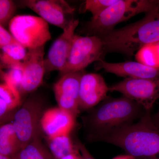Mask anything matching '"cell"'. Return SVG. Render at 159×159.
<instances>
[{
  "label": "cell",
  "mask_w": 159,
  "mask_h": 159,
  "mask_svg": "<svg viewBox=\"0 0 159 159\" xmlns=\"http://www.w3.org/2000/svg\"><path fill=\"white\" fill-rule=\"evenodd\" d=\"M90 142H103L122 148L135 159H159V128L146 111L136 123L87 137Z\"/></svg>",
  "instance_id": "cell-1"
},
{
  "label": "cell",
  "mask_w": 159,
  "mask_h": 159,
  "mask_svg": "<svg viewBox=\"0 0 159 159\" xmlns=\"http://www.w3.org/2000/svg\"><path fill=\"white\" fill-rule=\"evenodd\" d=\"M104 54L117 52L131 57L144 46L159 42V6L145 13L142 19L99 38Z\"/></svg>",
  "instance_id": "cell-2"
},
{
  "label": "cell",
  "mask_w": 159,
  "mask_h": 159,
  "mask_svg": "<svg viewBox=\"0 0 159 159\" xmlns=\"http://www.w3.org/2000/svg\"><path fill=\"white\" fill-rule=\"evenodd\" d=\"M146 111L142 106L125 96L104 99L82 117L87 137L134 123Z\"/></svg>",
  "instance_id": "cell-3"
},
{
  "label": "cell",
  "mask_w": 159,
  "mask_h": 159,
  "mask_svg": "<svg viewBox=\"0 0 159 159\" xmlns=\"http://www.w3.org/2000/svg\"><path fill=\"white\" fill-rule=\"evenodd\" d=\"M159 6V1L118 0L97 17L91 18L81 31L86 36L100 38L119 23L140 13H146Z\"/></svg>",
  "instance_id": "cell-4"
},
{
  "label": "cell",
  "mask_w": 159,
  "mask_h": 159,
  "mask_svg": "<svg viewBox=\"0 0 159 159\" xmlns=\"http://www.w3.org/2000/svg\"><path fill=\"white\" fill-rule=\"evenodd\" d=\"M46 106L44 98L33 93L15 113L12 123L21 149L41 133L40 121Z\"/></svg>",
  "instance_id": "cell-5"
},
{
  "label": "cell",
  "mask_w": 159,
  "mask_h": 159,
  "mask_svg": "<svg viewBox=\"0 0 159 159\" xmlns=\"http://www.w3.org/2000/svg\"><path fill=\"white\" fill-rule=\"evenodd\" d=\"M8 29L16 40L27 49L44 46L51 39L48 23L39 16H16Z\"/></svg>",
  "instance_id": "cell-6"
},
{
  "label": "cell",
  "mask_w": 159,
  "mask_h": 159,
  "mask_svg": "<svg viewBox=\"0 0 159 159\" xmlns=\"http://www.w3.org/2000/svg\"><path fill=\"white\" fill-rule=\"evenodd\" d=\"M104 54L103 43L99 38L75 34L68 59L60 75L84 71L89 65L102 59Z\"/></svg>",
  "instance_id": "cell-7"
},
{
  "label": "cell",
  "mask_w": 159,
  "mask_h": 159,
  "mask_svg": "<svg viewBox=\"0 0 159 159\" xmlns=\"http://www.w3.org/2000/svg\"><path fill=\"white\" fill-rule=\"evenodd\" d=\"M16 3L18 7L31 9L48 24L63 31L75 20V8L63 0H21Z\"/></svg>",
  "instance_id": "cell-8"
},
{
  "label": "cell",
  "mask_w": 159,
  "mask_h": 159,
  "mask_svg": "<svg viewBox=\"0 0 159 159\" xmlns=\"http://www.w3.org/2000/svg\"><path fill=\"white\" fill-rule=\"evenodd\" d=\"M109 90L121 93L142 106L146 111H151L154 104L159 99V77L125 78L109 87Z\"/></svg>",
  "instance_id": "cell-9"
},
{
  "label": "cell",
  "mask_w": 159,
  "mask_h": 159,
  "mask_svg": "<svg viewBox=\"0 0 159 159\" xmlns=\"http://www.w3.org/2000/svg\"><path fill=\"white\" fill-rule=\"evenodd\" d=\"M84 71L63 75L54 84L53 89L58 107L77 117L79 109L80 84Z\"/></svg>",
  "instance_id": "cell-10"
},
{
  "label": "cell",
  "mask_w": 159,
  "mask_h": 159,
  "mask_svg": "<svg viewBox=\"0 0 159 159\" xmlns=\"http://www.w3.org/2000/svg\"><path fill=\"white\" fill-rule=\"evenodd\" d=\"M44 55V46L28 49L23 63V81L19 90L21 96L34 93L42 84L46 74Z\"/></svg>",
  "instance_id": "cell-11"
},
{
  "label": "cell",
  "mask_w": 159,
  "mask_h": 159,
  "mask_svg": "<svg viewBox=\"0 0 159 159\" xmlns=\"http://www.w3.org/2000/svg\"><path fill=\"white\" fill-rule=\"evenodd\" d=\"M79 24L78 20H74L67 29L55 40L45 58L46 73L62 70L68 59L75 31Z\"/></svg>",
  "instance_id": "cell-12"
},
{
  "label": "cell",
  "mask_w": 159,
  "mask_h": 159,
  "mask_svg": "<svg viewBox=\"0 0 159 159\" xmlns=\"http://www.w3.org/2000/svg\"><path fill=\"white\" fill-rule=\"evenodd\" d=\"M109 91V87L101 75L84 73L80 84V111L90 110L97 106L107 98Z\"/></svg>",
  "instance_id": "cell-13"
},
{
  "label": "cell",
  "mask_w": 159,
  "mask_h": 159,
  "mask_svg": "<svg viewBox=\"0 0 159 159\" xmlns=\"http://www.w3.org/2000/svg\"><path fill=\"white\" fill-rule=\"evenodd\" d=\"M76 118L59 107L48 109L42 117L41 129L48 138L69 134L75 126Z\"/></svg>",
  "instance_id": "cell-14"
},
{
  "label": "cell",
  "mask_w": 159,
  "mask_h": 159,
  "mask_svg": "<svg viewBox=\"0 0 159 159\" xmlns=\"http://www.w3.org/2000/svg\"><path fill=\"white\" fill-rule=\"evenodd\" d=\"M96 69L125 78H155L159 77V67H154L138 61L107 62L101 59L96 63Z\"/></svg>",
  "instance_id": "cell-15"
},
{
  "label": "cell",
  "mask_w": 159,
  "mask_h": 159,
  "mask_svg": "<svg viewBox=\"0 0 159 159\" xmlns=\"http://www.w3.org/2000/svg\"><path fill=\"white\" fill-rule=\"evenodd\" d=\"M21 96L18 89L6 82L0 84L1 122L9 113L21 106Z\"/></svg>",
  "instance_id": "cell-16"
},
{
  "label": "cell",
  "mask_w": 159,
  "mask_h": 159,
  "mask_svg": "<svg viewBox=\"0 0 159 159\" xmlns=\"http://www.w3.org/2000/svg\"><path fill=\"white\" fill-rule=\"evenodd\" d=\"M21 149L12 123H6L0 128V155L13 158Z\"/></svg>",
  "instance_id": "cell-17"
},
{
  "label": "cell",
  "mask_w": 159,
  "mask_h": 159,
  "mask_svg": "<svg viewBox=\"0 0 159 159\" xmlns=\"http://www.w3.org/2000/svg\"><path fill=\"white\" fill-rule=\"evenodd\" d=\"M1 70L21 66L25 59L28 49L20 43L6 46L1 48Z\"/></svg>",
  "instance_id": "cell-18"
},
{
  "label": "cell",
  "mask_w": 159,
  "mask_h": 159,
  "mask_svg": "<svg viewBox=\"0 0 159 159\" xmlns=\"http://www.w3.org/2000/svg\"><path fill=\"white\" fill-rule=\"evenodd\" d=\"M46 140L54 159H61L69 154L79 152L77 145L72 141L70 134L52 138L47 137Z\"/></svg>",
  "instance_id": "cell-19"
},
{
  "label": "cell",
  "mask_w": 159,
  "mask_h": 159,
  "mask_svg": "<svg viewBox=\"0 0 159 159\" xmlns=\"http://www.w3.org/2000/svg\"><path fill=\"white\" fill-rule=\"evenodd\" d=\"M14 159H54L42 142L40 134L22 148Z\"/></svg>",
  "instance_id": "cell-20"
},
{
  "label": "cell",
  "mask_w": 159,
  "mask_h": 159,
  "mask_svg": "<svg viewBox=\"0 0 159 159\" xmlns=\"http://www.w3.org/2000/svg\"><path fill=\"white\" fill-rule=\"evenodd\" d=\"M136 57L138 62L159 67V42L144 46L137 52Z\"/></svg>",
  "instance_id": "cell-21"
},
{
  "label": "cell",
  "mask_w": 159,
  "mask_h": 159,
  "mask_svg": "<svg viewBox=\"0 0 159 159\" xmlns=\"http://www.w3.org/2000/svg\"><path fill=\"white\" fill-rule=\"evenodd\" d=\"M16 2L11 0H0V25L9 28L10 21L15 17L17 9Z\"/></svg>",
  "instance_id": "cell-22"
},
{
  "label": "cell",
  "mask_w": 159,
  "mask_h": 159,
  "mask_svg": "<svg viewBox=\"0 0 159 159\" xmlns=\"http://www.w3.org/2000/svg\"><path fill=\"white\" fill-rule=\"evenodd\" d=\"M118 0H87L84 3L83 11H89L92 18L97 17Z\"/></svg>",
  "instance_id": "cell-23"
},
{
  "label": "cell",
  "mask_w": 159,
  "mask_h": 159,
  "mask_svg": "<svg viewBox=\"0 0 159 159\" xmlns=\"http://www.w3.org/2000/svg\"><path fill=\"white\" fill-rule=\"evenodd\" d=\"M1 78L4 82L11 84L19 90L23 79V65L7 69V71L1 70Z\"/></svg>",
  "instance_id": "cell-24"
},
{
  "label": "cell",
  "mask_w": 159,
  "mask_h": 159,
  "mask_svg": "<svg viewBox=\"0 0 159 159\" xmlns=\"http://www.w3.org/2000/svg\"><path fill=\"white\" fill-rule=\"evenodd\" d=\"M20 43L12 34L2 26L0 25V48L6 46Z\"/></svg>",
  "instance_id": "cell-25"
},
{
  "label": "cell",
  "mask_w": 159,
  "mask_h": 159,
  "mask_svg": "<svg viewBox=\"0 0 159 159\" xmlns=\"http://www.w3.org/2000/svg\"><path fill=\"white\" fill-rule=\"evenodd\" d=\"M75 143L79 148L80 152L81 154L83 159H95L91 155L88 149L86 148L85 145L79 141V140H75Z\"/></svg>",
  "instance_id": "cell-26"
},
{
  "label": "cell",
  "mask_w": 159,
  "mask_h": 159,
  "mask_svg": "<svg viewBox=\"0 0 159 159\" xmlns=\"http://www.w3.org/2000/svg\"><path fill=\"white\" fill-rule=\"evenodd\" d=\"M61 159H83L81 154L79 152H73L67 155Z\"/></svg>",
  "instance_id": "cell-27"
},
{
  "label": "cell",
  "mask_w": 159,
  "mask_h": 159,
  "mask_svg": "<svg viewBox=\"0 0 159 159\" xmlns=\"http://www.w3.org/2000/svg\"><path fill=\"white\" fill-rule=\"evenodd\" d=\"M152 119L155 125L159 128V108L155 114L152 115Z\"/></svg>",
  "instance_id": "cell-28"
},
{
  "label": "cell",
  "mask_w": 159,
  "mask_h": 159,
  "mask_svg": "<svg viewBox=\"0 0 159 159\" xmlns=\"http://www.w3.org/2000/svg\"><path fill=\"white\" fill-rule=\"evenodd\" d=\"M112 159H135L133 157H132L128 155H123L118 156L115 157Z\"/></svg>",
  "instance_id": "cell-29"
},
{
  "label": "cell",
  "mask_w": 159,
  "mask_h": 159,
  "mask_svg": "<svg viewBox=\"0 0 159 159\" xmlns=\"http://www.w3.org/2000/svg\"><path fill=\"white\" fill-rule=\"evenodd\" d=\"M0 159H14L10 157L2 155H0Z\"/></svg>",
  "instance_id": "cell-30"
},
{
  "label": "cell",
  "mask_w": 159,
  "mask_h": 159,
  "mask_svg": "<svg viewBox=\"0 0 159 159\" xmlns=\"http://www.w3.org/2000/svg\"></svg>",
  "instance_id": "cell-31"
}]
</instances>
